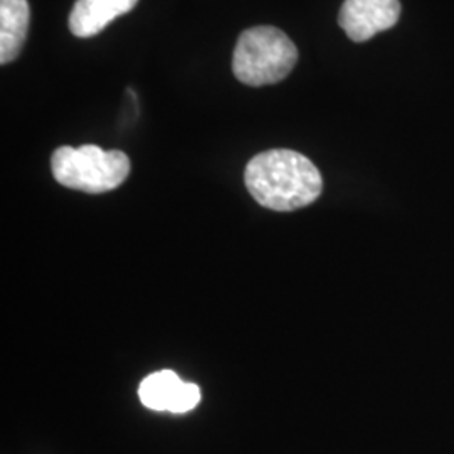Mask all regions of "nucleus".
<instances>
[{"instance_id": "1", "label": "nucleus", "mask_w": 454, "mask_h": 454, "mask_svg": "<svg viewBox=\"0 0 454 454\" xmlns=\"http://www.w3.org/2000/svg\"><path fill=\"white\" fill-rule=\"evenodd\" d=\"M249 194L266 209L292 212L313 204L324 189L315 163L305 155L276 148L253 157L244 174Z\"/></svg>"}, {"instance_id": "2", "label": "nucleus", "mask_w": 454, "mask_h": 454, "mask_svg": "<svg viewBox=\"0 0 454 454\" xmlns=\"http://www.w3.org/2000/svg\"><path fill=\"white\" fill-rule=\"evenodd\" d=\"M298 61L292 39L273 26H258L244 31L232 56V73L247 86L283 82Z\"/></svg>"}, {"instance_id": "3", "label": "nucleus", "mask_w": 454, "mask_h": 454, "mask_svg": "<svg viewBox=\"0 0 454 454\" xmlns=\"http://www.w3.org/2000/svg\"><path fill=\"white\" fill-rule=\"evenodd\" d=\"M130 159L121 150L97 145L59 146L51 157L54 179L67 189L103 194L120 187L130 176Z\"/></svg>"}, {"instance_id": "4", "label": "nucleus", "mask_w": 454, "mask_h": 454, "mask_svg": "<svg viewBox=\"0 0 454 454\" xmlns=\"http://www.w3.org/2000/svg\"><path fill=\"white\" fill-rule=\"evenodd\" d=\"M401 17L399 0H345L339 24L354 43H365L387 31Z\"/></svg>"}, {"instance_id": "5", "label": "nucleus", "mask_w": 454, "mask_h": 454, "mask_svg": "<svg viewBox=\"0 0 454 454\" xmlns=\"http://www.w3.org/2000/svg\"><path fill=\"white\" fill-rule=\"evenodd\" d=\"M138 0H76L69 31L80 39H88L105 31L116 17L129 14Z\"/></svg>"}, {"instance_id": "6", "label": "nucleus", "mask_w": 454, "mask_h": 454, "mask_svg": "<svg viewBox=\"0 0 454 454\" xmlns=\"http://www.w3.org/2000/svg\"><path fill=\"white\" fill-rule=\"evenodd\" d=\"M31 22L27 0H0V63L17 59L26 43Z\"/></svg>"}, {"instance_id": "7", "label": "nucleus", "mask_w": 454, "mask_h": 454, "mask_svg": "<svg viewBox=\"0 0 454 454\" xmlns=\"http://www.w3.org/2000/svg\"><path fill=\"white\" fill-rule=\"evenodd\" d=\"M182 379L172 371L152 373L140 384L138 397L144 406L152 411H168L182 387Z\"/></svg>"}, {"instance_id": "8", "label": "nucleus", "mask_w": 454, "mask_h": 454, "mask_svg": "<svg viewBox=\"0 0 454 454\" xmlns=\"http://www.w3.org/2000/svg\"><path fill=\"white\" fill-rule=\"evenodd\" d=\"M200 403V389L197 384H191V382H184L177 397L174 401V404L170 407L172 414H184L192 411L197 404Z\"/></svg>"}]
</instances>
